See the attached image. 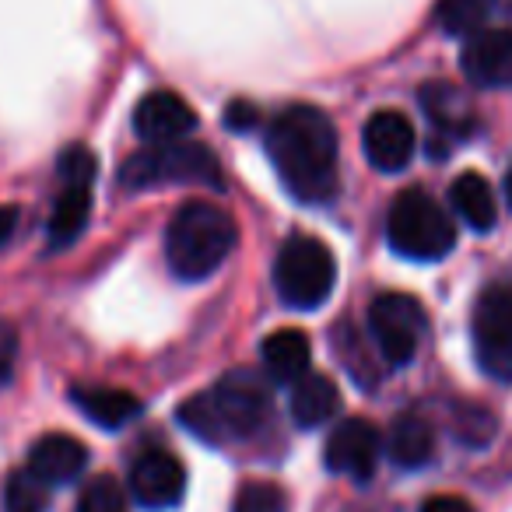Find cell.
Here are the masks:
<instances>
[{
	"instance_id": "31",
	"label": "cell",
	"mask_w": 512,
	"mask_h": 512,
	"mask_svg": "<svg viewBox=\"0 0 512 512\" xmlns=\"http://www.w3.org/2000/svg\"><path fill=\"white\" fill-rule=\"evenodd\" d=\"M488 8L502 11V15H512V0H488Z\"/></svg>"
},
{
	"instance_id": "13",
	"label": "cell",
	"mask_w": 512,
	"mask_h": 512,
	"mask_svg": "<svg viewBox=\"0 0 512 512\" xmlns=\"http://www.w3.org/2000/svg\"><path fill=\"white\" fill-rule=\"evenodd\" d=\"M460 67L477 88H512V29H481L470 36Z\"/></svg>"
},
{
	"instance_id": "16",
	"label": "cell",
	"mask_w": 512,
	"mask_h": 512,
	"mask_svg": "<svg viewBox=\"0 0 512 512\" xmlns=\"http://www.w3.org/2000/svg\"><path fill=\"white\" fill-rule=\"evenodd\" d=\"M74 404L88 421H95L106 432H120L134 418H141L144 404L137 393L120 390V386H78L74 390Z\"/></svg>"
},
{
	"instance_id": "30",
	"label": "cell",
	"mask_w": 512,
	"mask_h": 512,
	"mask_svg": "<svg viewBox=\"0 0 512 512\" xmlns=\"http://www.w3.org/2000/svg\"><path fill=\"white\" fill-rule=\"evenodd\" d=\"M15 225H18V211L15 207H0V246H8L11 235H15Z\"/></svg>"
},
{
	"instance_id": "15",
	"label": "cell",
	"mask_w": 512,
	"mask_h": 512,
	"mask_svg": "<svg viewBox=\"0 0 512 512\" xmlns=\"http://www.w3.org/2000/svg\"><path fill=\"white\" fill-rule=\"evenodd\" d=\"M421 109L432 120V127L439 130L449 141H467V137L477 134V113L470 106V99L453 88L449 81H432V85L421 88Z\"/></svg>"
},
{
	"instance_id": "17",
	"label": "cell",
	"mask_w": 512,
	"mask_h": 512,
	"mask_svg": "<svg viewBox=\"0 0 512 512\" xmlns=\"http://www.w3.org/2000/svg\"><path fill=\"white\" fill-rule=\"evenodd\" d=\"M386 453L400 470H421L435 460V432L421 414L407 411L390 425Z\"/></svg>"
},
{
	"instance_id": "19",
	"label": "cell",
	"mask_w": 512,
	"mask_h": 512,
	"mask_svg": "<svg viewBox=\"0 0 512 512\" xmlns=\"http://www.w3.org/2000/svg\"><path fill=\"white\" fill-rule=\"evenodd\" d=\"M449 204L453 211L467 221L474 232H491L498 221V204H495V190L481 172H463L460 179H453L449 186Z\"/></svg>"
},
{
	"instance_id": "7",
	"label": "cell",
	"mask_w": 512,
	"mask_h": 512,
	"mask_svg": "<svg viewBox=\"0 0 512 512\" xmlns=\"http://www.w3.org/2000/svg\"><path fill=\"white\" fill-rule=\"evenodd\" d=\"M428 316L418 299L404 292H383L369 302V334L390 365H407L421 348Z\"/></svg>"
},
{
	"instance_id": "27",
	"label": "cell",
	"mask_w": 512,
	"mask_h": 512,
	"mask_svg": "<svg viewBox=\"0 0 512 512\" xmlns=\"http://www.w3.org/2000/svg\"><path fill=\"white\" fill-rule=\"evenodd\" d=\"M18 362V330L0 320V386H8Z\"/></svg>"
},
{
	"instance_id": "23",
	"label": "cell",
	"mask_w": 512,
	"mask_h": 512,
	"mask_svg": "<svg viewBox=\"0 0 512 512\" xmlns=\"http://www.w3.org/2000/svg\"><path fill=\"white\" fill-rule=\"evenodd\" d=\"M4 512H50V484L29 467L11 470L4 484Z\"/></svg>"
},
{
	"instance_id": "11",
	"label": "cell",
	"mask_w": 512,
	"mask_h": 512,
	"mask_svg": "<svg viewBox=\"0 0 512 512\" xmlns=\"http://www.w3.org/2000/svg\"><path fill=\"white\" fill-rule=\"evenodd\" d=\"M186 491V467L165 449H144L130 463V495L144 509H172Z\"/></svg>"
},
{
	"instance_id": "25",
	"label": "cell",
	"mask_w": 512,
	"mask_h": 512,
	"mask_svg": "<svg viewBox=\"0 0 512 512\" xmlns=\"http://www.w3.org/2000/svg\"><path fill=\"white\" fill-rule=\"evenodd\" d=\"M285 491L271 481H246L235 495V512H285Z\"/></svg>"
},
{
	"instance_id": "10",
	"label": "cell",
	"mask_w": 512,
	"mask_h": 512,
	"mask_svg": "<svg viewBox=\"0 0 512 512\" xmlns=\"http://www.w3.org/2000/svg\"><path fill=\"white\" fill-rule=\"evenodd\" d=\"M418 148V134L414 123L397 109H379L369 116L362 130V151L369 158L372 169L379 172H404Z\"/></svg>"
},
{
	"instance_id": "4",
	"label": "cell",
	"mask_w": 512,
	"mask_h": 512,
	"mask_svg": "<svg viewBox=\"0 0 512 512\" xmlns=\"http://www.w3.org/2000/svg\"><path fill=\"white\" fill-rule=\"evenodd\" d=\"M120 183L127 190H158V186H211L221 190V165L211 148L193 141L151 144L123 162Z\"/></svg>"
},
{
	"instance_id": "24",
	"label": "cell",
	"mask_w": 512,
	"mask_h": 512,
	"mask_svg": "<svg viewBox=\"0 0 512 512\" xmlns=\"http://www.w3.org/2000/svg\"><path fill=\"white\" fill-rule=\"evenodd\" d=\"M74 512H127V491L109 474H99L81 488Z\"/></svg>"
},
{
	"instance_id": "8",
	"label": "cell",
	"mask_w": 512,
	"mask_h": 512,
	"mask_svg": "<svg viewBox=\"0 0 512 512\" xmlns=\"http://www.w3.org/2000/svg\"><path fill=\"white\" fill-rule=\"evenodd\" d=\"M470 334L477 365L498 383H512V288L495 285L477 299Z\"/></svg>"
},
{
	"instance_id": "1",
	"label": "cell",
	"mask_w": 512,
	"mask_h": 512,
	"mask_svg": "<svg viewBox=\"0 0 512 512\" xmlns=\"http://www.w3.org/2000/svg\"><path fill=\"white\" fill-rule=\"evenodd\" d=\"M267 158L281 183L302 204H327L337 197V130L316 106H288L267 123Z\"/></svg>"
},
{
	"instance_id": "21",
	"label": "cell",
	"mask_w": 512,
	"mask_h": 512,
	"mask_svg": "<svg viewBox=\"0 0 512 512\" xmlns=\"http://www.w3.org/2000/svg\"><path fill=\"white\" fill-rule=\"evenodd\" d=\"M88 218H92V186H74L64 183V193L57 197L50 214V225H46V235H50V246H71L81 232H85Z\"/></svg>"
},
{
	"instance_id": "22",
	"label": "cell",
	"mask_w": 512,
	"mask_h": 512,
	"mask_svg": "<svg viewBox=\"0 0 512 512\" xmlns=\"http://www.w3.org/2000/svg\"><path fill=\"white\" fill-rule=\"evenodd\" d=\"M435 22L446 36L470 39L488 25V0H439Z\"/></svg>"
},
{
	"instance_id": "9",
	"label": "cell",
	"mask_w": 512,
	"mask_h": 512,
	"mask_svg": "<svg viewBox=\"0 0 512 512\" xmlns=\"http://www.w3.org/2000/svg\"><path fill=\"white\" fill-rule=\"evenodd\" d=\"M379 453H383V435L369 418H344L334 425L323 446V460L334 474L351 477V481H369L379 467Z\"/></svg>"
},
{
	"instance_id": "6",
	"label": "cell",
	"mask_w": 512,
	"mask_h": 512,
	"mask_svg": "<svg viewBox=\"0 0 512 512\" xmlns=\"http://www.w3.org/2000/svg\"><path fill=\"white\" fill-rule=\"evenodd\" d=\"M337 285V264L327 242L292 235L274 260V288L292 309H320Z\"/></svg>"
},
{
	"instance_id": "28",
	"label": "cell",
	"mask_w": 512,
	"mask_h": 512,
	"mask_svg": "<svg viewBox=\"0 0 512 512\" xmlns=\"http://www.w3.org/2000/svg\"><path fill=\"white\" fill-rule=\"evenodd\" d=\"M256 123H260V109H256L253 102L235 99L232 106L225 109V127H228V130H235V134H246V130H256Z\"/></svg>"
},
{
	"instance_id": "18",
	"label": "cell",
	"mask_w": 512,
	"mask_h": 512,
	"mask_svg": "<svg viewBox=\"0 0 512 512\" xmlns=\"http://www.w3.org/2000/svg\"><path fill=\"white\" fill-rule=\"evenodd\" d=\"M292 418L302 428H320L327 421H334L337 407H341V393H337L334 379L320 376V372H306L302 379L292 383Z\"/></svg>"
},
{
	"instance_id": "14",
	"label": "cell",
	"mask_w": 512,
	"mask_h": 512,
	"mask_svg": "<svg viewBox=\"0 0 512 512\" xmlns=\"http://www.w3.org/2000/svg\"><path fill=\"white\" fill-rule=\"evenodd\" d=\"M88 449L81 439L67 432H46L43 439L32 442L29 449V470L43 477L46 484H71L85 474Z\"/></svg>"
},
{
	"instance_id": "20",
	"label": "cell",
	"mask_w": 512,
	"mask_h": 512,
	"mask_svg": "<svg viewBox=\"0 0 512 512\" xmlns=\"http://www.w3.org/2000/svg\"><path fill=\"white\" fill-rule=\"evenodd\" d=\"M309 337L302 330H274L264 341V369L274 383H288L302 379L309 372Z\"/></svg>"
},
{
	"instance_id": "5",
	"label": "cell",
	"mask_w": 512,
	"mask_h": 512,
	"mask_svg": "<svg viewBox=\"0 0 512 512\" xmlns=\"http://www.w3.org/2000/svg\"><path fill=\"white\" fill-rule=\"evenodd\" d=\"M390 246L414 264H435L456 246V225L449 211L425 190H404L386 218Z\"/></svg>"
},
{
	"instance_id": "12",
	"label": "cell",
	"mask_w": 512,
	"mask_h": 512,
	"mask_svg": "<svg viewBox=\"0 0 512 512\" xmlns=\"http://www.w3.org/2000/svg\"><path fill=\"white\" fill-rule=\"evenodd\" d=\"M197 130V113L176 92H151L134 106V134L148 144L186 141Z\"/></svg>"
},
{
	"instance_id": "3",
	"label": "cell",
	"mask_w": 512,
	"mask_h": 512,
	"mask_svg": "<svg viewBox=\"0 0 512 512\" xmlns=\"http://www.w3.org/2000/svg\"><path fill=\"white\" fill-rule=\"evenodd\" d=\"M239 242L232 214L207 200H190L165 228V260L183 281H204L228 260Z\"/></svg>"
},
{
	"instance_id": "29",
	"label": "cell",
	"mask_w": 512,
	"mask_h": 512,
	"mask_svg": "<svg viewBox=\"0 0 512 512\" xmlns=\"http://www.w3.org/2000/svg\"><path fill=\"white\" fill-rule=\"evenodd\" d=\"M421 512H474V505L460 495H435L421 505Z\"/></svg>"
},
{
	"instance_id": "2",
	"label": "cell",
	"mask_w": 512,
	"mask_h": 512,
	"mask_svg": "<svg viewBox=\"0 0 512 512\" xmlns=\"http://www.w3.org/2000/svg\"><path fill=\"white\" fill-rule=\"evenodd\" d=\"M267 418H271V386L249 369L228 372L207 393L179 407V421L211 446L253 439L267 425Z\"/></svg>"
},
{
	"instance_id": "26",
	"label": "cell",
	"mask_w": 512,
	"mask_h": 512,
	"mask_svg": "<svg viewBox=\"0 0 512 512\" xmlns=\"http://www.w3.org/2000/svg\"><path fill=\"white\" fill-rule=\"evenodd\" d=\"M57 172H60V179H64V183L92 186L95 183V172H99V162H95L92 148H85V144H71V148L60 151Z\"/></svg>"
},
{
	"instance_id": "32",
	"label": "cell",
	"mask_w": 512,
	"mask_h": 512,
	"mask_svg": "<svg viewBox=\"0 0 512 512\" xmlns=\"http://www.w3.org/2000/svg\"><path fill=\"white\" fill-rule=\"evenodd\" d=\"M505 200H509V207H512V169H509V176H505Z\"/></svg>"
}]
</instances>
